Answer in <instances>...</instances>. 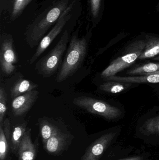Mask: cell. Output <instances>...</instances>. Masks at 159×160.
Masks as SVG:
<instances>
[{"mask_svg": "<svg viewBox=\"0 0 159 160\" xmlns=\"http://www.w3.org/2000/svg\"><path fill=\"white\" fill-rule=\"evenodd\" d=\"M88 40L87 37L73 36L66 55L56 78V82H61L73 75L81 67L88 51Z\"/></svg>", "mask_w": 159, "mask_h": 160, "instance_id": "cell-1", "label": "cell"}, {"mask_svg": "<svg viewBox=\"0 0 159 160\" xmlns=\"http://www.w3.org/2000/svg\"><path fill=\"white\" fill-rule=\"evenodd\" d=\"M69 0H62L51 8L41 20L30 26L26 32V41L30 48L39 45L43 37L51 25L60 17L62 13L68 7Z\"/></svg>", "mask_w": 159, "mask_h": 160, "instance_id": "cell-2", "label": "cell"}, {"mask_svg": "<svg viewBox=\"0 0 159 160\" xmlns=\"http://www.w3.org/2000/svg\"><path fill=\"white\" fill-rule=\"evenodd\" d=\"M69 33L65 30L54 48L35 64V69L39 75L45 78L55 74L61 65L62 58L67 48Z\"/></svg>", "mask_w": 159, "mask_h": 160, "instance_id": "cell-3", "label": "cell"}, {"mask_svg": "<svg viewBox=\"0 0 159 160\" xmlns=\"http://www.w3.org/2000/svg\"><path fill=\"white\" fill-rule=\"evenodd\" d=\"M145 40H137L130 44L120 57L113 61L101 74L104 79L115 76L138 59L145 47Z\"/></svg>", "mask_w": 159, "mask_h": 160, "instance_id": "cell-4", "label": "cell"}, {"mask_svg": "<svg viewBox=\"0 0 159 160\" xmlns=\"http://www.w3.org/2000/svg\"><path fill=\"white\" fill-rule=\"evenodd\" d=\"M73 103L89 112L101 116L108 120L116 119L122 115V112L117 107L91 97L82 96L75 98Z\"/></svg>", "mask_w": 159, "mask_h": 160, "instance_id": "cell-5", "label": "cell"}, {"mask_svg": "<svg viewBox=\"0 0 159 160\" xmlns=\"http://www.w3.org/2000/svg\"><path fill=\"white\" fill-rule=\"evenodd\" d=\"M11 35L3 34L0 40V68L3 75L9 76L16 70L17 57Z\"/></svg>", "mask_w": 159, "mask_h": 160, "instance_id": "cell-6", "label": "cell"}, {"mask_svg": "<svg viewBox=\"0 0 159 160\" xmlns=\"http://www.w3.org/2000/svg\"><path fill=\"white\" fill-rule=\"evenodd\" d=\"M73 3L69 6L62 13L60 17L58 18L57 23L52 30L42 38L41 41L37 46V48L34 54L31 56L29 63L32 64L43 54V52L49 47V45L53 42L55 38L61 32L65 24L71 18V15L70 14L71 8L72 7Z\"/></svg>", "mask_w": 159, "mask_h": 160, "instance_id": "cell-7", "label": "cell"}, {"mask_svg": "<svg viewBox=\"0 0 159 160\" xmlns=\"http://www.w3.org/2000/svg\"><path fill=\"white\" fill-rule=\"evenodd\" d=\"M118 134V131H113L101 135L88 147L81 160H100Z\"/></svg>", "mask_w": 159, "mask_h": 160, "instance_id": "cell-8", "label": "cell"}, {"mask_svg": "<svg viewBox=\"0 0 159 160\" xmlns=\"http://www.w3.org/2000/svg\"><path fill=\"white\" fill-rule=\"evenodd\" d=\"M39 92L36 90L28 91L14 99L12 103V111L16 117L27 113L38 98Z\"/></svg>", "mask_w": 159, "mask_h": 160, "instance_id": "cell-9", "label": "cell"}, {"mask_svg": "<svg viewBox=\"0 0 159 160\" xmlns=\"http://www.w3.org/2000/svg\"><path fill=\"white\" fill-rule=\"evenodd\" d=\"M140 134L150 143L159 144V116L147 120L139 128Z\"/></svg>", "mask_w": 159, "mask_h": 160, "instance_id": "cell-10", "label": "cell"}, {"mask_svg": "<svg viewBox=\"0 0 159 160\" xmlns=\"http://www.w3.org/2000/svg\"><path fill=\"white\" fill-rule=\"evenodd\" d=\"M36 149L31 138V129H28L23 135L18 151L19 160H35Z\"/></svg>", "mask_w": 159, "mask_h": 160, "instance_id": "cell-11", "label": "cell"}, {"mask_svg": "<svg viewBox=\"0 0 159 160\" xmlns=\"http://www.w3.org/2000/svg\"><path fill=\"white\" fill-rule=\"evenodd\" d=\"M67 135L59 131L51 136L44 144L48 153L56 154L60 152L66 145Z\"/></svg>", "mask_w": 159, "mask_h": 160, "instance_id": "cell-12", "label": "cell"}, {"mask_svg": "<svg viewBox=\"0 0 159 160\" xmlns=\"http://www.w3.org/2000/svg\"><path fill=\"white\" fill-rule=\"evenodd\" d=\"M10 123L6 118L2 125H0V160H5L10 147Z\"/></svg>", "mask_w": 159, "mask_h": 160, "instance_id": "cell-13", "label": "cell"}, {"mask_svg": "<svg viewBox=\"0 0 159 160\" xmlns=\"http://www.w3.org/2000/svg\"><path fill=\"white\" fill-rule=\"evenodd\" d=\"M35 83L28 80H18L10 88V97L14 99L28 91H31L38 87Z\"/></svg>", "mask_w": 159, "mask_h": 160, "instance_id": "cell-14", "label": "cell"}, {"mask_svg": "<svg viewBox=\"0 0 159 160\" xmlns=\"http://www.w3.org/2000/svg\"><path fill=\"white\" fill-rule=\"evenodd\" d=\"M107 81H116L122 82L159 83V75H143L141 77H122L112 76L105 79Z\"/></svg>", "mask_w": 159, "mask_h": 160, "instance_id": "cell-15", "label": "cell"}, {"mask_svg": "<svg viewBox=\"0 0 159 160\" xmlns=\"http://www.w3.org/2000/svg\"><path fill=\"white\" fill-rule=\"evenodd\" d=\"M145 41V47L139 60L154 58L159 54V38L149 37Z\"/></svg>", "mask_w": 159, "mask_h": 160, "instance_id": "cell-16", "label": "cell"}, {"mask_svg": "<svg viewBox=\"0 0 159 160\" xmlns=\"http://www.w3.org/2000/svg\"><path fill=\"white\" fill-rule=\"evenodd\" d=\"M27 123L21 124L15 127L10 135V148L13 154H18L20 145L24 133L27 130Z\"/></svg>", "mask_w": 159, "mask_h": 160, "instance_id": "cell-17", "label": "cell"}, {"mask_svg": "<svg viewBox=\"0 0 159 160\" xmlns=\"http://www.w3.org/2000/svg\"><path fill=\"white\" fill-rule=\"evenodd\" d=\"M39 122L42 140L44 144L51 136L58 132L59 130L46 120H41Z\"/></svg>", "mask_w": 159, "mask_h": 160, "instance_id": "cell-18", "label": "cell"}, {"mask_svg": "<svg viewBox=\"0 0 159 160\" xmlns=\"http://www.w3.org/2000/svg\"><path fill=\"white\" fill-rule=\"evenodd\" d=\"M159 71V63H149L142 66L133 68L127 72V74L130 75L141 74L143 75H147L151 73H154Z\"/></svg>", "mask_w": 159, "mask_h": 160, "instance_id": "cell-19", "label": "cell"}, {"mask_svg": "<svg viewBox=\"0 0 159 160\" xmlns=\"http://www.w3.org/2000/svg\"><path fill=\"white\" fill-rule=\"evenodd\" d=\"M126 88L125 85L122 82H112L104 83L101 85L100 88L101 90L111 93H118L122 92Z\"/></svg>", "mask_w": 159, "mask_h": 160, "instance_id": "cell-20", "label": "cell"}, {"mask_svg": "<svg viewBox=\"0 0 159 160\" xmlns=\"http://www.w3.org/2000/svg\"><path fill=\"white\" fill-rule=\"evenodd\" d=\"M7 96L4 88H0V125L3 123L4 118L7 111Z\"/></svg>", "mask_w": 159, "mask_h": 160, "instance_id": "cell-21", "label": "cell"}, {"mask_svg": "<svg viewBox=\"0 0 159 160\" xmlns=\"http://www.w3.org/2000/svg\"><path fill=\"white\" fill-rule=\"evenodd\" d=\"M32 0H15L13 11H12V18H16L17 17L26 6Z\"/></svg>", "mask_w": 159, "mask_h": 160, "instance_id": "cell-22", "label": "cell"}, {"mask_svg": "<svg viewBox=\"0 0 159 160\" xmlns=\"http://www.w3.org/2000/svg\"><path fill=\"white\" fill-rule=\"evenodd\" d=\"M101 2V0H91V12L94 18L97 17L99 14Z\"/></svg>", "mask_w": 159, "mask_h": 160, "instance_id": "cell-23", "label": "cell"}, {"mask_svg": "<svg viewBox=\"0 0 159 160\" xmlns=\"http://www.w3.org/2000/svg\"><path fill=\"white\" fill-rule=\"evenodd\" d=\"M144 158L143 156H135L133 157H129V158H125L121 159L118 160H143Z\"/></svg>", "mask_w": 159, "mask_h": 160, "instance_id": "cell-24", "label": "cell"}, {"mask_svg": "<svg viewBox=\"0 0 159 160\" xmlns=\"http://www.w3.org/2000/svg\"><path fill=\"white\" fill-rule=\"evenodd\" d=\"M159 75V71H157L156 72H154V73H151V74H148L147 75Z\"/></svg>", "mask_w": 159, "mask_h": 160, "instance_id": "cell-25", "label": "cell"}, {"mask_svg": "<svg viewBox=\"0 0 159 160\" xmlns=\"http://www.w3.org/2000/svg\"><path fill=\"white\" fill-rule=\"evenodd\" d=\"M154 60L155 61H159V56H157V57H155V58H154Z\"/></svg>", "mask_w": 159, "mask_h": 160, "instance_id": "cell-26", "label": "cell"}]
</instances>
